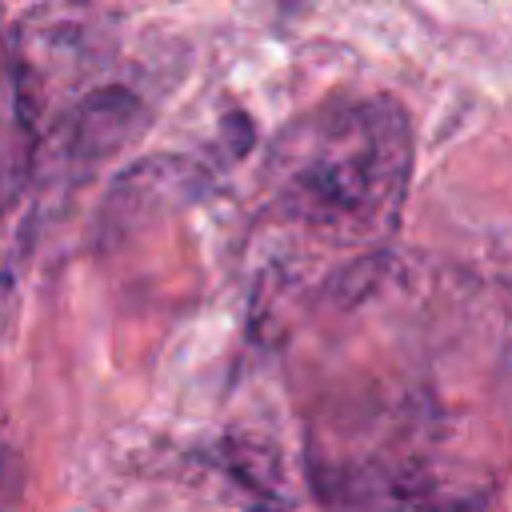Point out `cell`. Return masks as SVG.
<instances>
[{"mask_svg": "<svg viewBox=\"0 0 512 512\" xmlns=\"http://www.w3.org/2000/svg\"><path fill=\"white\" fill-rule=\"evenodd\" d=\"M412 180V124L392 96H344L300 120L276 148V192L292 220L332 240L396 228Z\"/></svg>", "mask_w": 512, "mask_h": 512, "instance_id": "cell-1", "label": "cell"}, {"mask_svg": "<svg viewBox=\"0 0 512 512\" xmlns=\"http://www.w3.org/2000/svg\"><path fill=\"white\" fill-rule=\"evenodd\" d=\"M308 476L328 512H492L496 476L436 444L432 416L408 404L356 416L312 444Z\"/></svg>", "mask_w": 512, "mask_h": 512, "instance_id": "cell-2", "label": "cell"}]
</instances>
